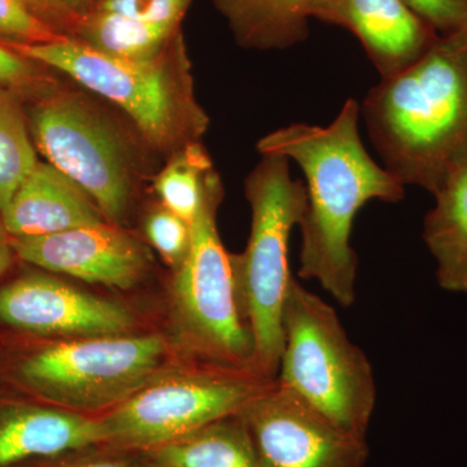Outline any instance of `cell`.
<instances>
[{
    "label": "cell",
    "instance_id": "obj_5",
    "mask_svg": "<svg viewBox=\"0 0 467 467\" xmlns=\"http://www.w3.org/2000/svg\"><path fill=\"white\" fill-rule=\"evenodd\" d=\"M288 161L285 156L263 155L245 178L250 239L244 252L230 254L236 300L254 342V371L266 379L278 376L285 300L294 278L288 244L308 202L306 184L292 180Z\"/></svg>",
    "mask_w": 467,
    "mask_h": 467
},
{
    "label": "cell",
    "instance_id": "obj_12",
    "mask_svg": "<svg viewBox=\"0 0 467 467\" xmlns=\"http://www.w3.org/2000/svg\"><path fill=\"white\" fill-rule=\"evenodd\" d=\"M9 242L27 265L119 290L140 284L150 263L142 243L109 223Z\"/></svg>",
    "mask_w": 467,
    "mask_h": 467
},
{
    "label": "cell",
    "instance_id": "obj_24",
    "mask_svg": "<svg viewBox=\"0 0 467 467\" xmlns=\"http://www.w3.org/2000/svg\"><path fill=\"white\" fill-rule=\"evenodd\" d=\"M192 0H98L95 11L112 12L149 23L182 26Z\"/></svg>",
    "mask_w": 467,
    "mask_h": 467
},
{
    "label": "cell",
    "instance_id": "obj_26",
    "mask_svg": "<svg viewBox=\"0 0 467 467\" xmlns=\"http://www.w3.org/2000/svg\"><path fill=\"white\" fill-rule=\"evenodd\" d=\"M27 467H150L131 451L98 447L67 454L58 459L42 461Z\"/></svg>",
    "mask_w": 467,
    "mask_h": 467
},
{
    "label": "cell",
    "instance_id": "obj_31",
    "mask_svg": "<svg viewBox=\"0 0 467 467\" xmlns=\"http://www.w3.org/2000/svg\"><path fill=\"white\" fill-rule=\"evenodd\" d=\"M8 239L7 233H5V226H3L2 213H0V241Z\"/></svg>",
    "mask_w": 467,
    "mask_h": 467
},
{
    "label": "cell",
    "instance_id": "obj_13",
    "mask_svg": "<svg viewBox=\"0 0 467 467\" xmlns=\"http://www.w3.org/2000/svg\"><path fill=\"white\" fill-rule=\"evenodd\" d=\"M103 444L99 416L66 410L0 384V467L32 466Z\"/></svg>",
    "mask_w": 467,
    "mask_h": 467
},
{
    "label": "cell",
    "instance_id": "obj_30",
    "mask_svg": "<svg viewBox=\"0 0 467 467\" xmlns=\"http://www.w3.org/2000/svg\"><path fill=\"white\" fill-rule=\"evenodd\" d=\"M97 2L98 0H63L64 5L78 17L88 14Z\"/></svg>",
    "mask_w": 467,
    "mask_h": 467
},
{
    "label": "cell",
    "instance_id": "obj_27",
    "mask_svg": "<svg viewBox=\"0 0 467 467\" xmlns=\"http://www.w3.org/2000/svg\"><path fill=\"white\" fill-rule=\"evenodd\" d=\"M36 63L0 41V88H26L39 78Z\"/></svg>",
    "mask_w": 467,
    "mask_h": 467
},
{
    "label": "cell",
    "instance_id": "obj_4",
    "mask_svg": "<svg viewBox=\"0 0 467 467\" xmlns=\"http://www.w3.org/2000/svg\"><path fill=\"white\" fill-rule=\"evenodd\" d=\"M9 48L57 70L119 107L150 149L173 155L207 133L209 117L195 95L192 63L183 36L146 60H122L76 39Z\"/></svg>",
    "mask_w": 467,
    "mask_h": 467
},
{
    "label": "cell",
    "instance_id": "obj_15",
    "mask_svg": "<svg viewBox=\"0 0 467 467\" xmlns=\"http://www.w3.org/2000/svg\"><path fill=\"white\" fill-rule=\"evenodd\" d=\"M8 238L50 235L109 223L67 175L38 162L2 211Z\"/></svg>",
    "mask_w": 467,
    "mask_h": 467
},
{
    "label": "cell",
    "instance_id": "obj_16",
    "mask_svg": "<svg viewBox=\"0 0 467 467\" xmlns=\"http://www.w3.org/2000/svg\"><path fill=\"white\" fill-rule=\"evenodd\" d=\"M150 467H263L239 414L142 451H131Z\"/></svg>",
    "mask_w": 467,
    "mask_h": 467
},
{
    "label": "cell",
    "instance_id": "obj_21",
    "mask_svg": "<svg viewBox=\"0 0 467 467\" xmlns=\"http://www.w3.org/2000/svg\"><path fill=\"white\" fill-rule=\"evenodd\" d=\"M26 119L0 98V213L38 164Z\"/></svg>",
    "mask_w": 467,
    "mask_h": 467
},
{
    "label": "cell",
    "instance_id": "obj_19",
    "mask_svg": "<svg viewBox=\"0 0 467 467\" xmlns=\"http://www.w3.org/2000/svg\"><path fill=\"white\" fill-rule=\"evenodd\" d=\"M181 36V26L149 23L92 9L79 16L72 39L107 57L146 60L167 50Z\"/></svg>",
    "mask_w": 467,
    "mask_h": 467
},
{
    "label": "cell",
    "instance_id": "obj_6",
    "mask_svg": "<svg viewBox=\"0 0 467 467\" xmlns=\"http://www.w3.org/2000/svg\"><path fill=\"white\" fill-rule=\"evenodd\" d=\"M276 380L335 426L367 439L377 404L373 368L330 304L291 279Z\"/></svg>",
    "mask_w": 467,
    "mask_h": 467
},
{
    "label": "cell",
    "instance_id": "obj_17",
    "mask_svg": "<svg viewBox=\"0 0 467 467\" xmlns=\"http://www.w3.org/2000/svg\"><path fill=\"white\" fill-rule=\"evenodd\" d=\"M235 42L248 50H287L308 38L315 0H212Z\"/></svg>",
    "mask_w": 467,
    "mask_h": 467
},
{
    "label": "cell",
    "instance_id": "obj_8",
    "mask_svg": "<svg viewBox=\"0 0 467 467\" xmlns=\"http://www.w3.org/2000/svg\"><path fill=\"white\" fill-rule=\"evenodd\" d=\"M29 130L48 164L76 183L109 223H124L137 192L140 164L109 117L81 94L52 92L30 109Z\"/></svg>",
    "mask_w": 467,
    "mask_h": 467
},
{
    "label": "cell",
    "instance_id": "obj_9",
    "mask_svg": "<svg viewBox=\"0 0 467 467\" xmlns=\"http://www.w3.org/2000/svg\"><path fill=\"white\" fill-rule=\"evenodd\" d=\"M275 379L247 370L204 365L159 378L100 414L104 448L142 451L236 416Z\"/></svg>",
    "mask_w": 467,
    "mask_h": 467
},
{
    "label": "cell",
    "instance_id": "obj_1",
    "mask_svg": "<svg viewBox=\"0 0 467 467\" xmlns=\"http://www.w3.org/2000/svg\"><path fill=\"white\" fill-rule=\"evenodd\" d=\"M355 99L327 126L292 124L261 138V155L294 160L306 174L299 276L315 279L340 306L356 301L358 259L350 234L368 202H400L405 186L378 165L361 142Z\"/></svg>",
    "mask_w": 467,
    "mask_h": 467
},
{
    "label": "cell",
    "instance_id": "obj_14",
    "mask_svg": "<svg viewBox=\"0 0 467 467\" xmlns=\"http://www.w3.org/2000/svg\"><path fill=\"white\" fill-rule=\"evenodd\" d=\"M310 17L355 34L382 78L416 63L439 38L404 0H315Z\"/></svg>",
    "mask_w": 467,
    "mask_h": 467
},
{
    "label": "cell",
    "instance_id": "obj_7",
    "mask_svg": "<svg viewBox=\"0 0 467 467\" xmlns=\"http://www.w3.org/2000/svg\"><path fill=\"white\" fill-rule=\"evenodd\" d=\"M223 198V182L214 171L190 223L189 251L174 275V317L184 347L204 364L254 373V342L236 300L230 254L217 229Z\"/></svg>",
    "mask_w": 467,
    "mask_h": 467
},
{
    "label": "cell",
    "instance_id": "obj_28",
    "mask_svg": "<svg viewBox=\"0 0 467 467\" xmlns=\"http://www.w3.org/2000/svg\"><path fill=\"white\" fill-rule=\"evenodd\" d=\"M21 2L55 32L72 38L79 17L64 5L63 0H21Z\"/></svg>",
    "mask_w": 467,
    "mask_h": 467
},
{
    "label": "cell",
    "instance_id": "obj_22",
    "mask_svg": "<svg viewBox=\"0 0 467 467\" xmlns=\"http://www.w3.org/2000/svg\"><path fill=\"white\" fill-rule=\"evenodd\" d=\"M144 232L162 259L175 269L182 264L192 241L190 223L161 205L147 216Z\"/></svg>",
    "mask_w": 467,
    "mask_h": 467
},
{
    "label": "cell",
    "instance_id": "obj_3",
    "mask_svg": "<svg viewBox=\"0 0 467 467\" xmlns=\"http://www.w3.org/2000/svg\"><path fill=\"white\" fill-rule=\"evenodd\" d=\"M167 358L160 335L60 342L0 330V384L86 416H100L159 379Z\"/></svg>",
    "mask_w": 467,
    "mask_h": 467
},
{
    "label": "cell",
    "instance_id": "obj_18",
    "mask_svg": "<svg viewBox=\"0 0 467 467\" xmlns=\"http://www.w3.org/2000/svg\"><path fill=\"white\" fill-rule=\"evenodd\" d=\"M434 196L423 239L438 264L436 279L442 290L467 292V165L454 171Z\"/></svg>",
    "mask_w": 467,
    "mask_h": 467
},
{
    "label": "cell",
    "instance_id": "obj_10",
    "mask_svg": "<svg viewBox=\"0 0 467 467\" xmlns=\"http://www.w3.org/2000/svg\"><path fill=\"white\" fill-rule=\"evenodd\" d=\"M263 467H364L367 439L343 431L275 380L241 413Z\"/></svg>",
    "mask_w": 467,
    "mask_h": 467
},
{
    "label": "cell",
    "instance_id": "obj_2",
    "mask_svg": "<svg viewBox=\"0 0 467 467\" xmlns=\"http://www.w3.org/2000/svg\"><path fill=\"white\" fill-rule=\"evenodd\" d=\"M359 109L384 168L434 195L467 165V30L439 36L420 60L374 86Z\"/></svg>",
    "mask_w": 467,
    "mask_h": 467
},
{
    "label": "cell",
    "instance_id": "obj_25",
    "mask_svg": "<svg viewBox=\"0 0 467 467\" xmlns=\"http://www.w3.org/2000/svg\"><path fill=\"white\" fill-rule=\"evenodd\" d=\"M439 36L467 30V0H404Z\"/></svg>",
    "mask_w": 467,
    "mask_h": 467
},
{
    "label": "cell",
    "instance_id": "obj_23",
    "mask_svg": "<svg viewBox=\"0 0 467 467\" xmlns=\"http://www.w3.org/2000/svg\"><path fill=\"white\" fill-rule=\"evenodd\" d=\"M67 36L55 32L24 5L21 0H0V39L18 45H42Z\"/></svg>",
    "mask_w": 467,
    "mask_h": 467
},
{
    "label": "cell",
    "instance_id": "obj_11",
    "mask_svg": "<svg viewBox=\"0 0 467 467\" xmlns=\"http://www.w3.org/2000/svg\"><path fill=\"white\" fill-rule=\"evenodd\" d=\"M137 318L128 306L95 296L42 272L0 284V330L43 339L130 334Z\"/></svg>",
    "mask_w": 467,
    "mask_h": 467
},
{
    "label": "cell",
    "instance_id": "obj_29",
    "mask_svg": "<svg viewBox=\"0 0 467 467\" xmlns=\"http://www.w3.org/2000/svg\"><path fill=\"white\" fill-rule=\"evenodd\" d=\"M17 260L16 252L12 248L9 238L0 241V281H3L14 269Z\"/></svg>",
    "mask_w": 467,
    "mask_h": 467
},
{
    "label": "cell",
    "instance_id": "obj_20",
    "mask_svg": "<svg viewBox=\"0 0 467 467\" xmlns=\"http://www.w3.org/2000/svg\"><path fill=\"white\" fill-rule=\"evenodd\" d=\"M213 173V164L202 143L190 144L169 158L168 164L156 175L153 189L162 207L192 223Z\"/></svg>",
    "mask_w": 467,
    "mask_h": 467
}]
</instances>
